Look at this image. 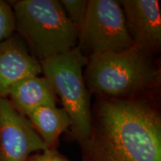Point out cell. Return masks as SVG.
<instances>
[{
	"instance_id": "cell-5",
	"label": "cell",
	"mask_w": 161,
	"mask_h": 161,
	"mask_svg": "<svg viewBox=\"0 0 161 161\" xmlns=\"http://www.w3.org/2000/svg\"><path fill=\"white\" fill-rule=\"evenodd\" d=\"M133 46L119 1L88 0L85 21L78 35L80 52L89 58Z\"/></svg>"
},
{
	"instance_id": "cell-10",
	"label": "cell",
	"mask_w": 161,
	"mask_h": 161,
	"mask_svg": "<svg viewBox=\"0 0 161 161\" xmlns=\"http://www.w3.org/2000/svg\"><path fill=\"white\" fill-rule=\"evenodd\" d=\"M27 118L49 149L56 148L60 134L72 126L66 110L56 105L40 107L28 114Z\"/></svg>"
},
{
	"instance_id": "cell-4",
	"label": "cell",
	"mask_w": 161,
	"mask_h": 161,
	"mask_svg": "<svg viewBox=\"0 0 161 161\" xmlns=\"http://www.w3.org/2000/svg\"><path fill=\"white\" fill-rule=\"evenodd\" d=\"M88 58L75 48L40 62L42 72L59 96L64 109L72 121V133L79 142L90 135L92 112L90 92L86 86L83 68Z\"/></svg>"
},
{
	"instance_id": "cell-14",
	"label": "cell",
	"mask_w": 161,
	"mask_h": 161,
	"mask_svg": "<svg viewBox=\"0 0 161 161\" xmlns=\"http://www.w3.org/2000/svg\"><path fill=\"white\" fill-rule=\"evenodd\" d=\"M49 161H69L58 152L56 148L52 149Z\"/></svg>"
},
{
	"instance_id": "cell-3",
	"label": "cell",
	"mask_w": 161,
	"mask_h": 161,
	"mask_svg": "<svg viewBox=\"0 0 161 161\" xmlns=\"http://www.w3.org/2000/svg\"><path fill=\"white\" fill-rule=\"evenodd\" d=\"M16 29L40 62L69 52L78 31L58 0H20L13 5Z\"/></svg>"
},
{
	"instance_id": "cell-7",
	"label": "cell",
	"mask_w": 161,
	"mask_h": 161,
	"mask_svg": "<svg viewBox=\"0 0 161 161\" xmlns=\"http://www.w3.org/2000/svg\"><path fill=\"white\" fill-rule=\"evenodd\" d=\"M134 46L152 56L161 47V14L158 0H121Z\"/></svg>"
},
{
	"instance_id": "cell-11",
	"label": "cell",
	"mask_w": 161,
	"mask_h": 161,
	"mask_svg": "<svg viewBox=\"0 0 161 161\" xmlns=\"http://www.w3.org/2000/svg\"><path fill=\"white\" fill-rule=\"evenodd\" d=\"M60 3L68 18L78 29L79 35L85 21L88 0H61Z\"/></svg>"
},
{
	"instance_id": "cell-8",
	"label": "cell",
	"mask_w": 161,
	"mask_h": 161,
	"mask_svg": "<svg viewBox=\"0 0 161 161\" xmlns=\"http://www.w3.org/2000/svg\"><path fill=\"white\" fill-rule=\"evenodd\" d=\"M41 73L40 61L21 37L12 35L0 43V99L19 80Z\"/></svg>"
},
{
	"instance_id": "cell-12",
	"label": "cell",
	"mask_w": 161,
	"mask_h": 161,
	"mask_svg": "<svg viewBox=\"0 0 161 161\" xmlns=\"http://www.w3.org/2000/svg\"><path fill=\"white\" fill-rule=\"evenodd\" d=\"M15 30L13 8L10 4L0 0V43L11 37Z\"/></svg>"
},
{
	"instance_id": "cell-1",
	"label": "cell",
	"mask_w": 161,
	"mask_h": 161,
	"mask_svg": "<svg viewBox=\"0 0 161 161\" xmlns=\"http://www.w3.org/2000/svg\"><path fill=\"white\" fill-rule=\"evenodd\" d=\"M80 143L83 161H161L160 115L147 100L102 98Z\"/></svg>"
},
{
	"instance_id": "cell-9",
	"label": "cell",
	"mask_w": 161,
	"mask_h": 161,
	"mask_svg": "<svg viewBox=\"0 0 161 161\" xmlns=\"http://www.w3.org/2000/svg\"><path fill=\"white\" fill-rule=\"evenodd\" d=\"M12 106L27 116L40 107L56 105V94L45 77L31 76L19 80L8 92Z\"/></svg>"
},
{
	"instance_id": "cell-2",
	"label": "cell",
	"mask_w": 161,
	"mask_h": 161,
	"mask_svg": "<svg viewBox=\"0 0 161 161\" xmlns=\"http://www.w3.org/2000/svg\"><path fill=\"white\" fill-rule=\"evenodd\" d=\"M84 77L89 92L121 99L158 85L160 70L152 56L134 46L90 56Z\"/></svg>"
},
{
	"instance_id": "cell-13",
	"label": "cell",
	"mask_w": 161,
	"mask_h": 161,
	"mask_svg": "<svg viewBox=\"0 0 161 161\" xmlns=\"http://www.w3.org/2000/svg\"><path fill=\"white\" fill-rule=\"evenodd\" d=\"M52 149H49L43 152L36 153L30 156L27 161H49Z\"/></svg>"
},
{
	"instance_id": "cell-6",
	"label": "cell",
	"mask_w": 161,
	"mask_h": 161,
	"mask_svg": "<svg viewBox=\"0 0 161 161\" xmlns=\"http://www.w3.org/2000/svg\"><path fill=\"white\" fill-rule=\"evenodd\" d=\"M27 117L7 98L0 99V161H27L33 153L49 150Z\"/></svg>"
}]
</instances>
